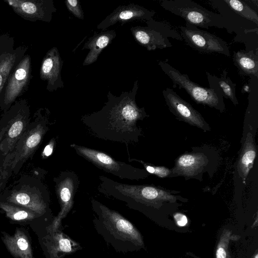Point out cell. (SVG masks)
<instances>
[{
	"instance_id": "cell-20",
	"label": "cell",
	"mask_w": 258,
	"mask_h": 258,
	"mask_svg": "<svg viewBox=\"0 0 258 258\" xmlns=\"http://www.w3.org/2000/svg\"><path fill=\"white\" fill-rule=\"evenodd\" d=\"M233 61L239 73L243 76L258 77V52L240 50L233 53Z\"/></svg>"
},
{
	"instance_id": "cell-24",
	"label": "cell",
	"mask_w": 258,
	"mask_h": 258,
	"mask_svg": "<svg viewBox=\"0 0 258 258\" xmlns=\"http://www.w3.org/2000/svg\"><path fill=\"white\" fill-rule=\"evenodd\" d=\"M223 2L233 12L246 20L258 25V14L246 2L239 0H223Z\"/></svg>"
},
{
	"instance_id": "cell-7",
	"label": "cell",
	"mask_w": 258,
	"mask_h": 258,
	"mask_svg": "<svg viewBox=\"0 0 258 258\" xmlns=\"http://www.w3.org/2000/svg\"><path fill=\"white\" fill-rule=\"evenodd\" d=\"M30 115V106L25 99L16 101L3 113L1 118L8 125L0 143V151L4 157L14 150L31 120Z\"/></svg>"
},
{
	"instance_id": "cell-2",
	"label": "cell",
	"mask_w": 258,
	"mask_h": 258,
	"mask_svg": "<svg viewBox=\"0 0 258 258\" xmlns=\"http://www.w3.org/2000/svg\"><path fill=\"white\" fill-rule=\"evenodd\" d=\"M50 116V112L47 108H40L35 112L13 151L4 157V169L9 168L13 174H17L26 162L32 158L54 123Z\"/></svg>"
},
{
	"instance_id": "cell-22",
	"label": "cell",
	"mask_w": 258,
	"mask_h": 258,
	"mask_svg": "<svg viewBox=\"0 0 258 258\" xmlns=\"http://www.w3.org/2000/svg\"><path fill=\"white\" fill-rule=\"evenodd\" d=\"M255 156L256 148L254 139L251 134L249 133L243 145L237 166L239 175L244 180L253 167Z\"/></svg>"
},
{
	"instance_id": "cell-5",
	"label": "cell",
	"mask_w": 258,
	"mask_h": 258,
	"mask_svg": "<svg viewBox=\"0 0 258 258\" xmlns=\"http://www.w3.org/2000/svg\"><path fill=\"white\" fill-rule=\"evenodd\" d=\"M70 147L79 156L98 168L121 179L139 180L148 176L145 170L117 161L103 151L75 143L71 144Z\"/></svg>"
},
{
	"instance_id": "cell-4",
	"label": "cell",
	"mask_w": 258,
	"mask_h": 258,
	"mask_svg": "<svg viewBox=\"0 0 258 258\" xmlns=\"http://www.w3.org/2000/svg\"><path fill=\"white\" fill-rule=\"evenodd\" d=\"M160 6L165 10L179 16L196 27H211L230 29V25L219 14L209 11L191 0H163Z\"/></svg>"
},
{
	"instance_id": "cell-17",
	"label": "cell",
	"mask_w": 258,
	"mask_h": 258,
	"mask_svg": "<svg viewBox=\"0 0 258 258\" xmlns=\"http://www.w3.org/2000/svg\"><path fill=\"white\" fill-rule=\"evenodd\" d=\"M2 233L3 242L15 258H34L30 242L23 230L17 228L13 235L5 232Z\"/></svg>"
},
{
	"instance_id": "cell-8",
	"label": "cell",
	"mask_w": 258,
	"mask_h": 258,
	"mask_svg": "<svg viewBox=\"0 0 258 258\" xmlns=\"http://www.w3.org/2000/svg\"><path fill=\"white\" fill-rule=\"evenodd\" d=\"M145 22L147 26L132 27L131 31L135 41L148 50L172 47L168 37L183 41L180 33L167 24L153 19Z\"/></svg>"
},
{
	"instance_id": "cell-29",
	"label": "cell",
	"mask_w": 258,
	"mask_h": 258,
	"mask_svg": "<svg viewBox=\"0 0 258 258\" xmlns=\"http://www.w3.org/2000/svg\"><path fill=\"white\" fill-rule=\"evenodd\" d=\"M227 241L225 238H221L216 250V258H227Z\"/></svg>"
},
{
	"instance_id": "cell-26",
	"label": "cell",
	"mask_w": 258,
	"mask_h": 258,
	"mask_svg": "<svg viewBox=\"0 0 258 258\" xmlns=\"http://www.w3.org/2000/svg\"><path fill=\"white\" fill-rule=\"evenodd\" d=\"M128 161L129 162H137L140 163L143 165L145 170L148 173L153 174L159 177L163 178L167 177L172 172L169 169L166 167L152 165L139 159L131 158L130 156L128 157Z\"/></svg>"
},
{
	"instance_id": "cell-30",
	"label": "cell",
	"mask_w": 258,
	"mask_h": 258,
	"mask_svg": "<svg viewBox=\"0 0 258 258\" xmlns=\"http://www.w3.org/2000/svg\"><path fill=\"white\" fill-rule=\"evenodd\" d=\"M59 248L60 250L69 252L71 251L70 241L67 238H61L58 241Z\"/></svg>"
},
{
	"instance_id": "cell-10",
	"label": "cell",
	"mask_w": 258,
	"mask_h": 258,
	"mask_svg": "<svg viewBox=\"0 0 258 258\" xmlns=\"http://www.w3.org/2000/svg\"><path fill=\"white\" fill-rule=\"evenodd\" d=\"M180 35L183 40L192 48L205 53H216L230 56L227 43L219 37L201 30L187 22L179 26Z\"/></svg>"
},
{
	"instance_id": "cell-19",
	"label": "cell",
	"mask_w": 258,
	"mask_h": 258,
	"mask_svg": "<svg viewBox=\"0 0 258 258\" xmlns=\"http://www.w3.org/2000/svg\"><path fill=\"white\" fill-rule=\"evenodd\" d=\"M116 35L115 30H109L94 33L90 37L82 48V49L89 50L83 66H88L96 61L102 51L112 42Z\"/></svg>"
},
{
	"instance_id": "cell-16",
	"label": "cell",
	"mask_w": 258,
	"mask_h": 258,
	"mask_svg": "<svg viewBox=\"0 0 258 258\" xmlns=\"http://www.w3.org/2000/svg\"><path fill=\"white\" fill-rule=\"evenodd\" d=\"M57 199L61 205L62 212L71 207L80 183L77 174L71 170L61 171L53 178Z\"/></svg>"
},
{
	"instance_id": "cell-27",
	"label": "cell",
	"mask_w": 258,
	"mask_h": 258,
	"mask_svg": "<svg viewBox=\"0 0 258 258\" xmlns=\"http://www.w3.org/2000/svg\"><path fill=\"white\" fill-rule=\"evenodd\" d=\"M67 9L75 17L84 20V15L80 1L78 0H66L64 2Z\"/></svg>"
},
{
	"instance_id": "cell-31",
	"label": "cell",
	"mask_w": 258,
	"mask_h": 258,
	"mask_svg": "<svg viewBox=\"0 0 258 258\" xmlns=\"http://www.w3.org/2000/svg\"><path fill=\"white\" fill-rule=\"evenodd\" d=\"M174 218L177 225L180 227L185 226L188 222L187 217L181 213H176L174 215Z\"/></svg>"
},
{
	"instance_id": "cell-13",
	"label": "cell",
	"mask_w": 258,
	"mask_h": 258,
	"mask_svg": "<svg viewBox=\"0 0 258 258\" xmlns=\"http://www.w3.org/2000/svg\"><path fill=\"white\" fill-rule=\"evenodd\" d=\"M162 94L169 110L178 119L205 131L210 130L202 115L172 89H164Z\"/></svg>"
},
{
	"instance_id": "cell-32",
	"label": "cell",
	"mask_w": 258,
	"mask_h": 258,
	"mask_svg": "<svg viewBox=\"0 0 258 258\" xmlns=\"http://www.w3.org/2000/svg\"><path fill=\"white\" fill-rule=\"evenodd\" d=\"M8 128V125L5 121L2 118L0 120V143L3 138V136ZM2 153L0 151V157L2 156Z\"/></svg>"
},
{
	"instance_id": "cell-12",
	"label": "cell",
	"mask_w": 258,
	"mask_h": 258,
	"mask_svg": "<svg viewBox=\"0 0 258 258\" xmlns=\"http://www.w3.org/2000/svg\"><path fill=\"white\" fill-rule=\"evenodd\" d=\"M28 49L23 45L15 47L14 37L7 33L0 36V94L11 73Z\"/></svg>"
},
{
	"instance_id": "cell-21",
	"label": "cell",
	"mask_w": 258,
	"mask_h": 258,
	"mask_svg": "<svg viewBox=\"0 0 258 258\" xmlns=\"http://www.w3.org/2000/svg\"><path fill=\"white\" fill-rule=\"evenodd\" d=\"M206 75L210 88L218 90L223 97L229 99L235 105L238 104L236 96V84H234L227 76V71L224 69L220 77L213 75L208 72Z\"/></svg>"
},
{
	"instance_id": "cell-33",
	"label": "cell",
	"mask_w": 258,
	"mask_h": 258,
	"mask_svg": "<svg viewBox=\"0 0 258 258\" xmlns=\"http://www.w3.org/2000/svg\"><path fill=\"white\" fill-rule=\"evenodd\" d=\"M55 140L54 139H52L49 144L46 147L44 153L46 156H49L53 151L54 148V145L55 144Z\"/></svg>"
},
{
	"instance_id": "cell-1",
	"label": "cell",
	"mask_w": 258,
	"mask_h": 258,
	"mask_svg": "<svg viewBox=\"0 0 258 258\" xmlns=\"http://www.w3.org/2000/svg\"><path fill=\"white\" fill-rule=\"evenodd\" d=\"M139 88L138 80L129 92L120 96L107 94V101L100 110L82 116L81 120L90 133L99 139L129 144L137 143L143 136L138 121L149 116L144 107H139L136 101Z\"/></svg>"
},
{
	"instance_id": "cell-23",
	"label": "cell",
	"mask_w": 258,
	"mask_h": 258,
	"mask_svg": "<svg viewBox=\"0 0 258 258\" xmlns=\"http://www.w3.org/2000/svg\"><path fill=\"white\" fill-rule=\"evenodd\" d=\"M0 209L13 221H27L40 216L37 213L22 206L6 202L0 203Z\"/></svg>"
},
{
	"instance_id": "cell-15",
	"label": "cell",
	"mask_w": 258,
	"mask_h": 258,
	"mask_svg": "<svg viewBox=\"0 0 258 258\" xmlns=\"http://www.w3.org/2000/svg\"><path fill=\"white\" fill-rule=\"evenodd\" d=\"M156 14L154 11H150L137 4H130L119 6L108 15L97 26V28L105 31L109 27L117 22H125L142 20L147 21L153 19Z\"/></svg>"
},
{
	"instance_id": "cell-9",
	"label": "cell",
	"mask_w": 258,
	"mask_h": 258,
	"mask_svg": "<svg viewBox=\"0 0 258 258\" xmlns=\"http://www.w3.org/2000/svg\"><path fill=\"white\" fill-rule=\"evenodd\" d=\"M31 58L25 54L10 75L0 94V110L6 112L29 87L31 76Z\"/></svg>"
},
{
	"instance_id": "cell-34",
	"label": "cell",
	"mask_w": 258,
	"mask_h": 258,
	"mask_svg": "<svg viewBox=\"0 0 258 258\" xmlns=\"http://www.w3.org/2000/svg\"><path fill=\"white\" fill-rule=\"evenodd\" d=\"M254 258H258V254H256L255 256L254 257Z\"/></svg>"
},
{
	"instance_id": "cell-6",
	"label": "cell",
	"mask_w": 258,
	"mask_h": 258,
	"mask_svg": "<svg viewBox=\"0 0 258 258\" xmlns=\"http://www.w3.org/2000/svg\"><path fill=\"white\" fill-rule=\"evenodd\" d=\"M158 65L172 80L174 86L184 89L197 104L214 108L221 112L225 110L223 97L219 90L202 87L191 81L187 75L181 74L167 62L159 61Z\"/></svg>"
},
{
	"instance_id": "cell-18",
	"label": "cell",
	"mask_w": 258,
	"mask_h": 258,
	"mask_svg": "<svg viewBox=\"0 0 258 258\" xmlns=\"http://www.w3.org/2000/svg\"><path fill=\"white\" fill-rule=\"evenodd\" d=\"M208 161L206 156L202 153L185 154L176 160L171 172L177 175L193 176L205 167Z\"/></svg>"
},
{
	"instance_id": "cell-3",
	"label": "cell",
	"mask_w": 258,
	"mask_h": 258,
	"mask_svg": "<svg viewBox=\"0 0 258 258\" xmlns=\"http://www.w3.org/2000/svg\"><path fill=\"white\" fill-rule=\"evenodd\" d=\"M46 171L40 169L34 174H24L8 188L4 202L13 203L40 216L46 212L49 201V191L44 182Z\"/></svg>"
},
{
	"instance_id": "cell-28",
	"label": "cell",
	"mask_w": 258,
	"mask_h": 258,
	"mask_svg": "<svg viewBox=\"0 0 258 258\" xmlns=\"http://www.w3.org/2000/svg\"><path fill=\"white\" fill-rule=\"evenodd\" d=\"M114 218L116 220L117 228L121 231L132 233L134 232L132 225L127 220L119 216L114 211H111Z\"/></svg>"
},
{
	"instance_id": "cell-14",
	"label": "cell",
	"mask_w": 258,
	"mask_h": 258,
	"mask_svg": "<svg viewBox=\"0 0 258 258\" xmlns=\"http://www.w3.org/2000/svg\"><path fill=\"white\" fill-rule=\"evenodd\" d=\"M63 60L56 47L50 49L43 57L40 68L41 79L47 82L46 90L52 92L64 87L61 76Z\"/></svg>"
},
{
	"instance_id": "cell-25",
	"label": "cell",
	"mask_w": 258,
	"mask_h": 258,
	"mask_svg": "<svg viewBox=\"0 0 258 258\" xmlns=\"http://www.w3.org/2000/svg\"><path fill=\"white\" fill-rule=\"evenodd\" d=\"M4 156L2 155L0 157V203L4 202L6 194L8 187H7L8 181L13 174L11 170L3 167Z\"/></svg>"
},
{
	"instance_id": "cell-11",
	"label": "cell",
	"mask_w": 258,
	"mask_h": 258,
	"mask_svg": "<svg viewBox=\"0 0 258 258\" xmlns=\"http://www.w3.org/2000/svg\"><path fill=\"white\" fill-rule=\"evenodd\" d=\"M14 12L30 22H50L56 8L53 0H4Z\"/></svg>"
}]
</instances>
